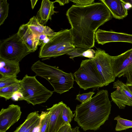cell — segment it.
Masks as SVG:
<instances>
[{
  "mask_svg": "<svg viewBox=\"0 0 132 132\" xmlns=\"http://www.w3.org/2000/svg\"><path fill=\"white\" fill-rule=\"evenodd\" d=\"M40 117L37 111L30 113L24 121L13 132H24L26 130Z\"/></svg>",
  "mask_w": 132,
  "mask_h": 132,
  "instance_id": "d6986e66",
  "label": "cell"
},
{
  "mask_svg": "<svg viewBox=\"0 0 132 132\" xmlns=\"http://www.w3.org/2000/svg\"><path fill=\"white\" fill-rule=\"evenodd\" d=\"M31 53L17 33L0 41V57L18 63Z\"/></svg>",
  "mask_w": 132,
  "mask_h": 132,
  "instance_id": "8992f818",
  "label": "cell"
},
{
  "mask_svg": "<svg viewBox=\"0 0 132 132\" xmlns=\"http://www.w3.org/2000/svg\"><path fill=\"white\" fill-rule=\"evenodd\" d=\"M95 38L97 43L102 45L116 42H126L132 44V35L111 30L98 29L95 32Z\"/></svg>",
  "mask_w": 132,
  "mask_h": 132,
  "instance_id": "7c38bea8",
  "label": "cell"
},
{
  "mask_svg": "<svg viewBox=\"0 0 132 132\" xmlns=\"http://www.w3.org/2000/svg\"><path fill=\"white\" fill-rule=\"evenodd\" d=\"M73 41L70 29H65L56 32L51 37L49 40L42 43L39 52V57L44 60L54 57L56 50L63 44Z\"/></svg>",
  "mask_w": 132,
  "mask_h": 132,
  "instance_id": "52a82bcc",
  "label": "cell"
},
{
  "mask_svg": "<svg viewBox=\"0 0 132 132\" xmlns=\"http://www.w3.org/2000/svg\"><path fill=\"white\" fill-rule=\"evenodd\" d=\"M9 4L6 0L0 1V26L3 24L8 16Z\"/></svg>",
  "mask_w": 132,
  "mask_h": 132,
  "instance_id": "603a6c76",
  "label": "cell"
},
{
  "mask_svg": "<svg viewBox=\"0 0 132 132\" xmlns=\"http://www.w3.org/2000/svg\"><path fill=\"white\" fill-rule=\"evenodd\" d=\"M72 128L70 124H65L61 127L57 132H69Z\"/></svg>",
  "mask_w": 132,
  "mask_h": 132,
  "instance_id": "1f68e13d",
  "label": "cell"
},
{
  "mask_svg": "<svg viewBox=\"0 0 132 132\" xmlns=\"http://www.w3.org/2000/svg\"><path fill=\"white\" fill-rule=\"evenodd\" d=\"M20 84L23 100L33 105L46 102L52 95L53 91L47 89L36 79L35 76L25 75Z\"/></svg>",
  "mask_w": 132,
  "mask_h": 132,
  "instance_id": "277c9868",
  "label": "cell"
},
{
  "mask_svg": "<svg viewBox=\"0 0 132 132\" xmlns=\"http://www.w3.org/2000/svg\"><path fill=\"white\" fill-rule=\"evenodd\" d=\"M1 76L0 78V88L20 83V80L17 78V76Z\"/></svg>",
  "mask_w": 132,
  "mask_h": 132,
  "instance_id": "cb8c5ba5",
  "label": "cell"
},
{
  "mask_svg": "<svg viewBox=\"0 0 132 132\" xmlns=\"http://www.w3.org/2000/svg\"><path fill=\"white\" fill-rule=\"evenodd\" d=\"M26 24L37 39L38 36L41 35L45 34L49 37H51L56 33L50 27L40 24L36 17L35 16L31 18Z\"/></svg>",
  "mask_w": 132,
  "mask_h": 132,
  "instance_id": "ac0fdd59",
  "label": "cell"
},
{
  "mask_svg": "<svg viewBox=\"0 0 132 132\" xmlns=\"http://www.w3.org/2000/svg\"><path fill=\"white\" fill-rule=\"evenodd\" d=\"M70 1V0H56L54 1V2H57L60 5L62 6L64 5L65 4L69 3Z\"/></svg>",
  "mask_w": 132,
  "mask_h": 132,
  "instance_id": "836d02e7",
  "label": "cell"
},
{
  "mask_svg": "<svg viewBox=\"0 0 132 132\" xmlns=\"http://www.w3.org/2000/svg\"><path fill=\"white\" fill-rule=\"evenodd\" d=\"M41 117L40 127L39 132H48L50 115L49 112H42Z\"/></svg>",
  "mask_w": 132,
  "mask_h": 132,
  "instance_id": "d4e9b609",
  "label": "cell"
},
{
  "mask_svg": "<svg viewBox=\"0 0 132 132\" xmlns=\"http://www.w3.org/2000/svg\"><path fill=\"white\" fill-rule=\"evenodd\" d=\"M31 69L36 75L47 80L52 85L54 92L60 94L73 88L74 74L67 73L57 68L45 64L39 60L35 62Z\"/></svg>",
  "mask_w": 132,
  "mask_h": 132,
  "instance_id": "3957f363",
  "label": "cell"
},
{
  "mask_svg": "<svg viewBox=\"0 0 132 132\" xmlns=\"http://www.w3.org/2000/svg\"><path fill=\"white\" fill-rule=\"evenodd\" d=\"M87 50L83 48H76L73 51L67 54L70 56V58L73 59L76 57H82L83 53Z\"/></svg>",
  "mask_w": 132,
  "mask_h": 132,
  "instance_id": "83f0119b",
  "label": "cell"
},
{
  "mask_svg": "<svg viewBox=\"0 0 132 132\" xmlns=\"http://www.w3.org/2000/svg\"><path fill=\"white\" fill-rule=\"evenodd\" d=\"M23 96L22 92L20 91H18L14 93L11 98L14 101L23 100Z\"/></svg>",
  "mask_w": 132,
  "mask_h": 132,
  "instance_id": "4dcf8cb0",
  "label": "cell"
},
{
  "mask_svg": "<svg viewBox=\"0 0 132 132\" xmlns=\"http://www.w3.org/2000/svg\"><path fill=\"white\" fill-rule=\"evenodd\" d=\"M73 74L77 84L84 90L90 88L98 89L105 86L101 76L92 59L82 60L80 68Z\"/></svg>",
  "mask_w": 132,
  "mask_h": 132,
  "instance_id": "5b68a950",
  "label": "cell"
},
{
  "mask_svg": "<svg viewBox=\"0 0 132 132\" xmlns=\"http://www.w3.org/2000/svg\"><path fill=\"white\" fill-rule=\"evenodd\" d=\"M95 53V51L94 50L89 48L83 53L82 56L88 58L89 59H92L94 57Z\"/></svg>",
  "mask_w": 132,
  "mask_h": 132,
  "instance_id": "f546056e",
  "label": "cell"
},
{
  "mask_svg": "<svg viewBox=\"0 0 132 132\" xmlns=\"http://www.w3.org/2000/svg\"><path fill=\"white\" fill-rule=\"evenodd\" d=\"M129 90L132 93V81L126 84Z\"/></svg>",
  "mask_w": 132,
  "mask_h": 132,
  "instance_id": "e575fe53",
  "label": "cell"
},
{
  "mask_svg": "<svg viewBox=\"0 0 132 132\" xmlns=\"http://www.w3.org/2000/svg\"><path fill=\"white\" fill-rule=\"evenodd\" d=\"M76 48V47L73 44V41L65 43L56 50L53 57L67 54L73 51Z\"/></svg>",
  "mask_w": 132,
  "mask_h": 132,
  "instance_id": "44dd1931",
  "label": "cell"
},
{
  "mask_svg": "<svg viewBox=\"0 0 132 132\" xmlns=\"http://www.w3.org/2000/svg\"><path fill=\"white\" fill-rule=\"evenodd\" d=\"M17 33L31 52L37 50L39 45V41L26 24L21 25Z\"/></svg>",
  "mask_w": 132,
  "mask_h": 132,
  "instance_id": "5bb4252c",
  "label": "cell"
},
{
  "mask_svg": "<svg viewBox=\"0 0 132 132\" xmlns=\"http://www.w3.org/2000/svg\"><path fill=\"white\" fill-rule=\"evenodd\" d=\"M108 7L113 17L123 19L128 15L127 9L121 0H100Z\"/></svg>",
  "mask_w": 132,
  "mask_h": 132,
  "instance_id": "2e32d148",
  "label": "cell"
},
{
  "mask_svg": "<svg viewBox=\"0 0 132 132\" xmlns=\"http://www.w3.org/2000/svg\"><path fill=\"white\" fill-rule=\"evenodd\" d=\"M95 93L93 92H90L88 93L79 94L77 95L76 99L81 103H83L91 99L92 96Z\"/></svg>",
  "mask_w": 132,
  "mask_h": 132,
  "instance_id": "4316f807",
  "label": "cell"
},
{
  "mask_svg": "<svg viewBox=\"0 0 132 132\" xmlns=\"http://www.w3.org/2000/svg\"><path fill=\"white\" fill-rule=\"evenodd\" d=\"M62 116L65 124H70L73 118L75 116L70 108L64 103L62 111Z\"/></svg>",
  "mask_w": 132,
  "mask_h": 132,
  "instance_id": "484cf974",
  "label": "cell"
},
{
  "mask_svg": "<svg viewBox=\"0 0 132 132\" xmlns=\"http://www.w3.org/2000/svg\"><path fill=\"white\" fill-rule=\"evenodd\" d=\"M54 2L49 0L42 1L40 9L36 16L39 23L44 26L49 20H52V17L57 12L55 11Z\"/></svg>",
  "mask_w": 132,
  "mask_h": 132,
  "instance_id": "9a60e30c",
  "label": "cell"
},
{
  "mask_svg": "<svg viewBox=\"0 0 132 132\" xmlns=\"http://www.w3.org/2000/svg\"><path fill=\"white\" fill-rule=\"evenodd\" d=\"M126 5L129 6V7L132 9V0H121Z\"/></svg>",
  "mask_w": 132,
  "mask_h": 132,
  "instance_id": "d6a6232c",
  "label": "cell"
},
{
  "mask_svg": "<svg viewBox=\"0 0 132 132\" xmlns=\"http://www.w3.org/2000/svg\"><path fill=\"white\" fill-rule=\"evenodd\" d=\"M64 104L61 101L47 109L50 115L48 132H57L61 127L65 124L62 116Z\"/></svg>",
  "mask_w": 132,
  "mask_h": 132,
  "instance_id": "4fadbf2b",
  "label": "cell"
},
{
  "mask_svg": "<svg viewBox=\"0 0 132 132\" xmlns=\"http://www.w3.org/2000/svg\"><path fill=\"white\" fill-rule=\"evenodd\" d=\"M20 72L19 63L0 57V74L1 76H17Z\"/></svg>",
  "mask_w": 132,
  "mask_h": 132,
  "instance_id": "e0dca14e",
  "label": "cell"
},
{
  "mask_svg": "<svg viewBox=\"0 0 132 132\" xmlns=\"http://www.w3.org/2000/svg\"><path fill=\"white\" fill-rule=\"evenodd\" d=\"M111 107L108 91L101 90L90 100L77 105L74 120L84 131L96 130L108 120Z\"/></svg>",
  "mask_w": 132,
  "mask_h": 132,
  "instance_id": "7a4b0ae2",
  "label": "cell"
},
{
  "mask_svg": "<svg viewBox=\"0 0 132 132\" xmlns=\"http://www.w3.org/2000/svg\"><path fill=\"white\" fill-rule=\"evenodd\" d=\"M106 6L102 2L85 6L73 5L66 15L70 24L73 45L86 50L93 47L98 28L112 18Z\"/></svg>",
  "mask_w": 132,
  "mask_h": 132,
  "instance_id": "6da1fadb",
  "label": "cell"
},
{
  "mask_svg": "<svg viewBox=\"0 0 132 132\" xmlns=\"http://www.w3.org/2000/svg\"><path fill=\"white\" fill-rule=\"evenodd\" d=\"M116 77L127 78L126 82L132 81V48L117 56H111Z\"/></svg>",
  "mask_w": 132,
  "mask_h": 132,
  "instance_id": "9c48e42d",
  "label": "cell"
},
{
  "mask_svg": "<svg viewBox=\"0 0 132 132\" xmlns=\"http://www.w3.org/2000/svg\"><path fill=\"white\" fill-rule=\"evenodd\" d=\"M111 56L104 50L98 48L95 51L94 57L92 59L95 63L105 86L114 82L116 78L112 65Z\"/></svg>",
  "mask_w": 132,
  "mask_h": 132,
  "instance_id": "ba28073f",
  "label": "cell"
},
{
  "mask_svg": "<svg viewBox=\"0 0 132 132\" xmlns=\"http://www.w3.org/2000/svg\"><path fill=\"white\" fill-rule=\"evenodd\" d=\"M20 83L0 88V97L6 101L11 98L14 93L20 91Z\"/></svg>",
  "mask_w": 132,
  "mask_h": 132,
  "instance_id": "ffe728a7",
  "label": "cell"
},
{
  "mask_svg": "<svg viewBox=\"0 0 132 132\" xmlns=\"http://www.w3.org/2000/svg\"><path fill=\"white\" fill-rule=\"evenodd\" d=\"M22 112L20 107L12 104L0 111V132H6L20 118Z\"/></svg>",
  "mask_w": 132,
  "mask_h": 132,
  "instance_id": "8fae6325",
  "label": "cell"
},
{
  "mask_svg": "<svg viewBox=\"0 0 132 132\" xmlns=\"http://www.w3.org/2000/svg\"><path fill=\"white\" fill-rule=\"evenodd\" d=\"M79 127L77 126L75 128H72L69 132H80L79 130Z\"/></svg>",
  "mask_w": 132,
  "mask_h": 132,
  "instance_id": "d590c367",
  "label": "cell"
},
{
  "mask_svg": "<svg viewBox=\"0 0 132 132\" xmlns=\"http://www.w3.org/2000/svg\"><path fill=\"white\" fill-rule=\"evenodd\" d=\"M31 8L32 9H33L36 3H37L38 0H31Z\"/></svg>",
  "mask_w": 132,
  "mask_h": 132,
  "instance_id": "8d00e7d4",
  "label": "cell"
},
{
  "mask_svg": "<svg viewBox=\"0 0 132 132\" xmlns=\"http://www.w3.org/2000/svg\"><path fill=\"white\" fill-rule=\"evenodd\" d=\"M75 4L80 6H85L91 5L94 3V0H70Z\"/></svg>",
  "mask_w": 132,
  "mask_h": 132,
  "instance_id": "f1b7e54d",
  "label": "cell"
},
{
  "mask_svg": "<svg viewBox=\"0 0 132 132\" xmlns=\"http://www.w3.org/2000/svg\"><path fill=\"white\" fill-rule=\"evenodd\" d=\"M113 88L116 90L111 93L112 101L119 109H124L127 105L132 106V93L126 84L118 80L113 83Z\"/></svg>",
  "mask_w": 132,
  "mask_h": 132,
  "instance_id": "30bf717a",
  "label": "cell"
},
{
  "mask_svg": "<svg viewBox=\"0 0 132 132\" xmlns=\"http://www.w3.org/2000/svg\"><path fill=\"white\" fill-rule=\"evenodd\" d=\"M114 119L117 121L115 129L116 131H122L132 128V121L123 119L119 115L115 118Z\"/></svg>",
  "mask_w": 132,
  "mask_h": 132,
  "instance_id": "7402d4cb",
  "label": "cell"
}]
</instances>
